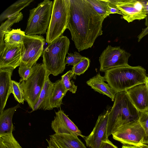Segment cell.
<instances>
[{
	"instance_id": "6da1fadb",
	"label": "cell",
	"mask_w": 148,
	"mask_h": 148,
	"mask_svg": "<svg viewBox=\"0 0 148 148\" xmlns=\"http://www.w3.org/2000/svg\"><path fill=\"white\" fill-rule=\"evenodd\" d=\"M70 18L67 29L79 52L91 48L103 34L104 19L100 16L86 0H69Z\"/></svg>"
},
{
	"instance_id": "7a4b0ae2",
	"label": "cell",
	"mask_w": 148,
	"mask_h": 148,
	"mask_svg": "<svg viewBox=\"0 0 148 148\" xmlns=\"http://www.w3.org/2000/svg\"><path fill=\"white\" fill-rule=\"evenodd\" d=\"M147 76L146 70L142 66L128 65L108 70L103 77L105 81L116 93L145 84Z\"/></svg>"
},
{
	"instance_id": "3957f363",
	"label": "cell",
	"mask_w": 148,
	"mask_h": 148,
	"mask_svg": "<svg viewBox=\"0 0 148 148\" xmlns=\"http://www.w3.org/2000/svg\"><path fill=\"white\" fill-rule=\"evenodd\" d=\"M140 114L126 91L116 93L114 104L108 116V137L120 127L138 121Z\"/></svg>"
},
{
	"instance_id": "277c9868",
	"label": "cell",
	"mask_w": 148,
	"mask_h": 148,
	"mask_svg": "<svg viewBox=\"0 0 148 148\" xmlns=\"http://www.w3.org/2000/svg\"><path fill=\"white\" fill-rule=\"evenodd\" d=\"M70 44L69 39L62 35L48 44L44 50L42 63L50 74L56 76L65 70L66 56Z\"/></svg>"
},
{
	"instance_id": "5b68a950",
	"label": "cell",
	"mask_w": 148,
	"mask_h": 148,
	"mask_svg": "<svg viewBox=\"0 0 148 148\" xmlns=\"http://www.w3.org/2000/svg\"><path fill=\"white\" fill-rule=\"evenodd\" d=\"M29 77L21 82L24 98L32 110L38 102L40 95L44 85L47 75L50 73L43 63H35Z\"/></svg>"
},
{
	"instance_id": "8992f818",
	"label": "cell",
	"mask_w": 148,
	"mask_h": 148,
	"mask_svg": "<svg viewBox=\"0 0 148 148\" xmlns=\"http://www.w3.org/2000/svg\"><path fill=\"white\" fill-rule=\"evenodd\" d=\"M69 0L53 1L52 13L46 32V41L48 44L62 35L67 29L70 18Z\"/></svg>"
},
{
	"instance_id": "52a82bcc",
	"label": "cell",
	"mask_w": 148,
	"mask_h": 148,
	"mask_svg": "<svg viewBox=\"0 0 148 148\" xmlns=\"http://www.w3.org/2000/svg\"><path fill=\"white\" fill-rule=\"evenodd\" d=\"M53 1L45 0L29 11V16L25 31L27 35L46 33L51 16Z\"/></svg>"
},
{
	"instance_id": "ba28073f",
	"label": "cell",
	"mask_w": 148,
	"mask_h": 148,
	"mask_svg": "<svg viewBox=\"0 0 148 148\" xmlns=\"http://www.w3.org/2000/svg\"><path fill=\"white\" fill-rule=\"evenodd\" d=\"M112 135L114 139L124 145L141 146L146 144L145 133L138 121L120 127Z\"/></svg>"
},
{
	"instance_id": "9c48e42d",
	"label": "cell",
	"mask_w": 148,
	"mask_h": 148,
	"mask_svg": "<svg viewBox=\"0 0 148 148\" xmlns=\"http://www.w3.org/2000/svg\"><path fill=\"white\" fill-rule=\"evenodd\" d=\"M109 5L116 6L123 18L129 23L145 18L147 14L146 0H108Z\"/></svg>"
},
{
	"instance_id": "30bf717a",
	"label": "cell",
	"mask_w": 148,
	"mask_h": 148,
	"mask_svg": "<svg viewBox=\"0 0 148 148\" xmlns=\"http://www.w3.org/2000/svg\"><path fill=\"white\" fill-rule=\"evenodd\" d=\"M131 56L119 46L108 45L99 57V71L105 72L112 68L128 65V60Z\"/></svg>"
},
{
	"instance_id": "8fae6325",
	"label": "cell",
	"mask_w": 148,
	"mask_h": 148,
	"mask_svg": "<svg viewBox=\"0 0 148 148\" xmlns=\"http://www.w3.org/2000/svg\"><path fill=\"white\" fill-rule=\"evenodd\" d=\"M45 39L38 35H25L23 43L21 63L32 67L42 55Z\"/></svg>"
},
{
	"instance_id": "7c38bea8",
	"label": "cell",
	"mask_w": 148,
	"mask_h": 148,
	"mask_svg": "<svg viewBox=\"0 0 148 148\" xmlns=\"http://www.w3.org/2000/svg\"><path fill=\"white\" fill-rule=\"evenodd\" d=\"M110 108L98 116L90 134L84 138L86 146L90 148H100L102 142L108 138L107 128Z\"/></svg>"
},
{
	"instance_id": "4fadbf2b",
	"label": "cell",
	"mask_w": 148,
	"mask_h": 148,
	"mask_svg": "<svg viewBox=\"0 0 148 148\" xmlns=\"http://www.w3.org/2000/svg\"><path fill=\"white\" fill-rule=\"evenodd\" d=\"M56 115L51 123V127L55 133L66 134L85 138L80 130L61 110L55 112Z\"/></svg>"
},
{
	"instance_id": "5bb4252c",
	"label": "cell",
	"mask_w": 148,
	"mask_h": 148,
	"mask_svg": "<svg viewBox=\"0 0 148 148\" xmlns=\"http://www.w3.org/2000/svg\"><path fill=\"white\" fill-rule=\"evenodd\" d=\"M23 44L5 43L0 52V68L12 67L14 69L21 63Z\"/></svg>"
},
{
	"instance_id": "9a60e30c",
	"label": "cell",
	"mask_w": 148,
	"mask_h": 148,
	"mask_svg": "<svg viewBox=\"0 0 148 148\" xmlns=\"http://www.w3.org/2000/svg\"><path fill=\"white\" fill-rule=\"evenodd\" d=\"M126 91L131 101L140 112L148 110V88L145 84L137 85Z\"/></svg>"
},
{
	"instance_id": "2e32d148",
	"label": "cell",
	"mask_w": 148,
	"mask_h": 148,
	"mask_svg": "<svg viewBox=\"0 0 148 148\" xmlns=\"http://www.w3.org/2000/svg\"><path fill=\"white\" fill-rule=\"evenodd\" d=\"M14 69L12 67L0 68V114L4 110L12 92L11 77Z\"/></svg>"
},
{
	"instance_id": "e0dca14e",
	"label": "cell",
	"mask_w": 148,
	"mask_h": 148,
	"mask_svg": "<svg viewBox=\"0 0 148 148\" xmlns=\"http://www.w3.org/2000/svg\"><path fill=\"white\" fill-rule=\"evenodd\" d=\"M105 81L104 77L99 73L88 80L86 84L95 91L107 96L114 101L116 93Z\"/></svg>"
},
{
	"instance_id": "ac0fdd59",
	"label": "cell",
	"mask_w": 148,
	"mask_h": 148,
	"mask_svg": "<svg viewBox=\"0 0 148 148\" xmlns=\"http://www.w3.org/2000/svg\"><path fill=\"white\" fill-rule=\"evenodd\" d=\"M60 148H86L77 136L55 133L50 136Z\"/></svg>"
},
{
	"instance_id": "d6986e66",
	"label": "cell",
	"mask_w": 148,
	"mask_h": 148,
	"mask_svg": "<svg viewBox=\"0 0 148 148\" xmlns=\"http://www.w3.org/2000/svg\"><path fill=\"white\" fill-rule=\"evenodd\" d=\"M48 74L46 77L43 88L39 96V99L33 110L30 112L37 110H52L50 105V98L54 87V83L50 80Z\"/></svg>"
},
{
	"instance_id": "ffe728a7",
	"label": "cell",
	"mask_w": 148,
	"mask_h": 148,
	"mask_svg": "<svg viewBox=\"0 0 148 148\" xmlns=\"http://www.w3.org/2000/svg\"><path fill=\"white\" fill-rule=\"evenodd\" d=\"M19 107L18 104L14 106L4 110L0 114V134L12 132L14 129L12 122L13 116Z\"/></svg>"
},
{
	"instance_id": "44dd1931",
	"label": "cell",
	"mask_w": 148,
	"mask_h": 148,
	"mask_svg": "<svg viewBox=\"0 0 148 148\" xmlns=\"http://www.w3.org/2000/svg\"><path fill=\"white\" fill-rule=\"evenodd\" d=\"M68 90L65 87L61 80L54 83V87L51 96L50 105L52 109L58 108L62 104V99Z\"/></svg>"
},
{
	"instance_id": "7402d4cb",
	"label": "cell",
	"mask_w": 148,
	"mask_h": 148,
	"mask_svg": "<svg viewBox=\"0 0 148 148\" xmlns=\"http://www.w3.org/2000/svg\"><path fill=\"white\" fill-rule=\"evenodd\" d=\"M23 17L22 13L20 12L8 17L5 22L1 24L0 27V52L5 47V43L3 40L5 34L11 30L10 27L14 23L21 21Z\"/></svg>"
},
{
	"instance_id": "603a6c76",
	"label": "cell",
	"mask_w": 148,
	"mask_h": 148,
	"mask_svg": "<svg viewBox=\"0 0 148 148\" xmlns=\"http://www.w3.org/2000/svg\"><path fill=\"white\" fill-rule=\"evenodd\" d=\"M33 1V0H20L11 5L0 15L1 21L18 13Z\"/></svg>"
},
{
	"instance_id": "cb8c5ba5",
	"label": "cell",
	"mask_w": 148,
	"mask_h": 148,
	"mask_svg": "<svg viewBox=\"0 0 148 148\" xmlns=\"http://www.w3.org/2000/svg\"><path fill=\"white\" fill-rule=\"evenodd\" d=\"M101 17L105 18L110 15L108 0H86Z\"/></svg>"
},
{
	"instance_id": "d4e9b609",
	"label": "cell",
	"mask_w": 148,
	"mask_h": 148,
	"mask_svg": "<svg viewBox=\"0 0 148 148\" xmlns=\"http://www.w3.org/2000/svg\"><path fill=\"white\" fill-rule=\"evenodd\" d=\"M25 35V32L21 31L20 28L12 29L5 34L4 41L5 43L8 44H22Z\"/></svg>"
},
{
	"instance_id": "484cf974",
	"label": "cell",
	"mask_w": 148,
	"mask_h": 148,
	"mask_svg": "<svg viewBox=\"0 0 148 148\" xmlns=\"http://www.w3.org/2000/svg\"><path fill=\"white\" fill-rule=\"evenodd\" d=\"M0 148H22L12 132L0 134Z\"/></svg>"
},
{
	"instance_id": "4316f807",
	"label": "cell",
	"mask_w": 148,
	"mask_h": 148,
	"mask_svg": "<svg viewBox=\"0 0 148 148\" xmlns=\"http://www.w3.org/2000/svg\"><path fill=\"white\" fill-rule=\"evenodd\" d=\"M75 75L71 70H69L61 76V80L65 88L73 93H75L77 86L71 79Z\"/></svg>"
},
{
	"instance_id": "83f0119b",
	"label": "cell",
	"mask_w": 148,
	"mask_h": 148,
	"mask_svg": "<svg viewBox=\"0 0 148 148\" xmlns=\"http://www.w3.org/2000/svg\"><path fill=\"white\" fill-rule=\"evenodd\" d=\"M12 93L15 99L19 103L23 104L25 100L21 82L12 80Z\"/></svg>"
},
{
	"instance_id": "f1b7e54d",
	"label": "cell",
	"mask_w": 148,
	"mask_h": 148,
	"mask_svg": "<svg viewBox=\"0 0 148 148\" xmlns=\"http://www.w3.org/2000/svg\"><path fill=\"white\" fill-rule=\"evenodd\" d=\"M90 61L88 58L86 57L72 68V71L75 75H80L83 74L88 69L90 64Z\"/></svg>"
},
{
	"instance_id": "f546056e",
	"label": "cell",
	"mask_w": 148,
	"mask_h": 148,
	"mask_svg": "<svg viewBox=\"0 0 148 148\" xmlns=\"http://www.w3.org/2000/svg\"><path fill=\"white\" fill-rule=\"evenodd\" d=\"M67 56L66 57L65 63L66 65H71L74 66L86 57L82 56L80 54L76 51L74 52L73 53H68Z\"/></svg>"
},
{
	"instance_id": "4dcf8cb0",
	"label": "cell",
	"mask_w": 148,
	"mask_h": 148,
	"mask_svg": "<svg viewBox=\"0 0 148 148\" xmlns=\"http://www.w3.org/2000/svg\"><path fill=\"white\" fill-rule=\"evenodd\" d=\"M32 71V67L27 66L21 63L18 70L19 75L21 77L19 82L26 80L31 75Z\"/></svg>"
},
{
	"instance_id": "1f68e13d",
	"label": "cell",
	"mask_w": 148,
	"mask_h": 148,
	"mask_svg": "<svg viewBox=\"0 0 148 148\" xmlns=\"http://www.w3.org/2000/svg\"><path fill=\"white\" fill-rule=\"evenodd\" d=\"M138 121L143 128L146 136V144L148 145V110L140 112Z\"/></svg>"
},
{
	"instance_id": "d6a6232c",
	"label": "cell",
	"mask_w": 148,
	"mask_h": 148,
	"mask_svg": "<svg viewBox=\"0 0 148 148\" xmlns=\"http://www.w3.org/2000/svg\"><path fill=\"white\" fill-rule=\"evenodd\" d=\"M100 148H118L113 144L108 139L102 142Z\"/></svg>"
},
{
	"instance_id": "836d02e7",
	"label": "cell",
	"mask_w": 148,
	"mask_h": 148,
	"mask_svg": "<svg viewBox=\"0 0 148 148\" xmlns=\"http://www.w3.org/2000/svg\"><path fill=\"white\" fill-rule=\"evenodd\" d=\"M108 10L110 14H117L122 15L121 11L117 8L116 6L111 7L109 6V4Z\"/></svg>"
},
{
	"instance_id": "e575fe53",
	"label": "cell",
	"mask_w": 148,
	"mask_h": 148,
	"mask_svg": "<svg viewBox=\"0 0 148 148\" xmlns=\"http://www.w3.org/2000/svg\"><path fill=\"white\" fill-rule=\"evenodd\" d=\"M148 34V26L143 29L137 37L138 42H139L145 36Z\"/></svg>"
},
{
	"instance_id": "d590c367",
	"label": "cell",
	"mask_w": 148,
	"mask_h": 148,
	"mask_svg": "<svg viewBox=\"0 0 148 148\" xmlns=\"http://www.w3.org/2000/svg\"><path fill=\"white\" fill-rule=\"evenodd\" d=\"M48 145L47 148H60L55 141L50 137L49 140L46 139Z\"/></svg>"
},
{
	"instance_id": "8d00e7d4",
	"label": "cell",
	"mask_w": 148,
	"mask_h": 148,
	"mask_svg": "<svg viewBox=\"0 0 148 148\" xmlns=\"http://www.w3.org/2000/svg\"><path fill=\"white\" fill-rule=\"evenodd\" d=\"M146 5L147 14L145 18V25L147 27L148 26V0H146Z\"/></svg>"
},
{
	"instance_id": "74e56055",
	"label": "cell",
	"mask_w": 148,
	"mask_h": 148,
	"mask_svg": "<svg viewBox=\"0 0 148 148\" xmlns=\"http://www.w3.org/2000/svg\"><path fill=\"white\" fill-rule=\"evenodd\" d=\"M146 85L148 88V76H147V77L146 79V83L145 84Z\"/></svg>"
},
{
	"instance_id": "f35d334b",
	"label": "cell",
	"mask_w": 148,
	"mask_h": 148,
	"mask_svg": "<svg viewBox=\"0 0 148 148\" xmlns=\"http://www.w3.org/2000/svg\"></svg>"
}]
</instances>
